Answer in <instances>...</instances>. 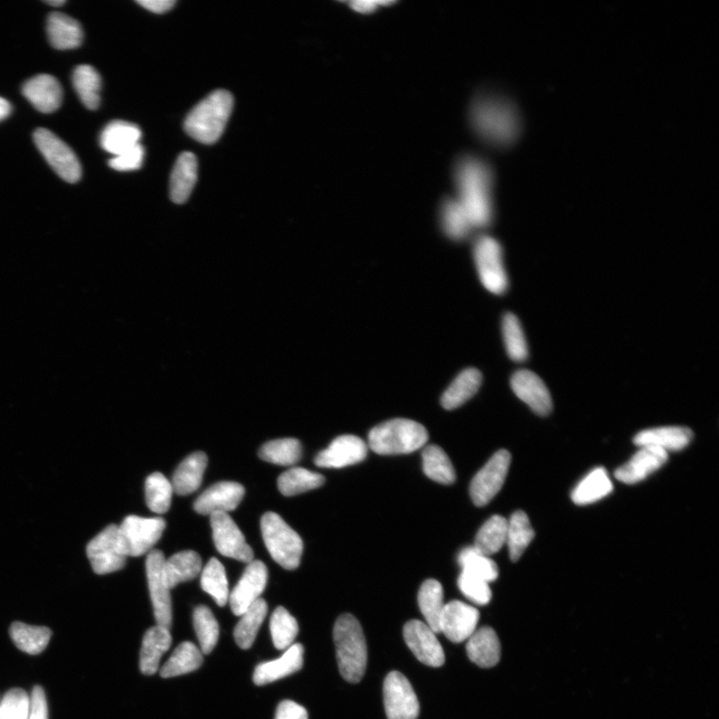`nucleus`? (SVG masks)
Here are the masks:
<instances>
[{"instance_id":"nucleus-49","label":"nucleus","mask_w":719,"mask_h":719,"mask_svg":"<svg viewBox=\"0 0 719 719\" xmlns=\"http://www.w3.org/2000/svg\"><path fill=\"white\" fill-rule=\"evenodd\" d=\"M271 636L274 646L277 649H287L298 636L299 627L297 621L283 607L274 611L270 621Z\"/></svg>"},{"instance_id":"nucleus-28","label":"nucleus","mask_w":719,"mask_h":719,"mask_svg":"<svg viewBox=\"0 0 719 719\" xmlns=\"http://www.w3.org/2000/svg\"><path fill=\"white\" fill-rule=\"evenodd\" d=\"M198 176L196 156L191 153L180 155L170 178V196L176 204H183L191 197Z\"/></svg>"},{"instance_id":"nucleus-4","label":"nucleus","mask_w":719,"mask_h":719,"mask_svg":"<svg viewBox=\"0 0 719 719\" xmlns=\"http://www.w3.org/2000/svg\"><path fill=\"white\" fill-rule=\"evenodd\" d=\"M472 126L477 134L497 145H509L518 134V118L509 103L493 98H481L472 104Z\"/></svg>"},{"instance_id":"nucleus-11","label":"nucleus","mask_w":719,"mask_h":719,"mask_svg":"<svg viewBox=\"0 0 719 719\" xmlns=\"http://www.w3.org/2000/svg\"><path fill=\"white\" fill-rule=\"evenodd\" d=\"M510 453L500 450L482 467L472 480L470 494L477 507H484L490 503L505 484L510 465Z\"/></svg>"},{"instance_id":"nucleus-58","label":"nucleus","mask_w":719,"mask_h":719,"mask_svg":"<svg viewBox=\"0 0 719 719\" xmlns=\"http://www.w3.org/2000/svg\"><path fill=\"white\" fill-rule=\"evenodd\" d=\"M12 113V106L7 100L0 98V121L5 119Z\"/></svg>"},{"instance_id":"nucleus-10","label":"nucleus","mask_w":719,"mask_h":719,"mask_svg":"<svg viewBox=\"0 0 719 719\" xmlns=\"http://www.w3.org/2000/svg\"><path fill=\"white\" fill-rule=\"evenodd\" d=\"M87 554L94 573L103 575L116 573L126 565L118 538V526L109 525L88 544Z\"/></svg>"},{"instance_id":"nucleus-57","label":"nucleus","mask_w":719,"mask_h":719,"mask_svg":"<svg viewBox=\"0 0 719 719\" xmlns=\"http://www.w3.org/2000/svg\"><path fill=\"white\" fill-rule=\"evenodd\" d=\"M350 5L360 14H370L376 11L380 2H353Z\"/></svg>"},{"instance_id":"nucleus-24","label":"nucleus","mask_w":719,"mask_h":719,"mask_svg":"<svg viewBox=\"0 0 719 719\" xmlns=\"http://www.w3.org/2000/svg\"><path fill=\"white\" fill-rule=\"evenodd\" d=\"M694 438L692 430L686 427H659L640 432L633 443L638 447H654L668 452H677L686 448Z\"/></svg>"},{"instance_id":"nucleus-32","label":"nucleus","mask_w":719,"mask_h":719,"mask_svg":"<svg viewBox=\"0 0 719 719\" xmlns=\"http://www.w3.org/2000/svg\"><path fill=\"white\" fill-rule=\"evenodd\" d=\"M482 376L477 369L469 368L460 373L442 396V406L455 410L474 397L481 385Z\"/></svg>"},{"instance_id":"nucleus-50","label":"nucleus","mask_w":719,"mask_h":719,"mask_svg":"<svg viewBox=\"0 0 719 719\" xmlns=\"http://www.w3.org/2000/svg\"><path fill=\"white\" fill-rule=\"evenodd\" d=\"M194 629L200 640L201 652L210 655L219 639V626L210 609L201 605L194 611Z\"/></svg>"},{"instance_id":"nucleus-47","label":"nucleus","mask_w":719,"mask_h":719,"mask_svg":"<svg viewBox=\"0 0 719 719\" xmlns=\"http://www.w3.org/2000/svg\"><path fill=\"white\" fill-rule=\"evenodd\" d=\"M504 343L509 359L515 362H524L528 356V347L524 329L518 318L508 313L501 324Z\"/></svg>"},{"instance_id":"nucleus-12","label":"nucleus","mask_w":719,"mask_h":719,"mask_svg":"<svg viewBox=\"0 0 719 719\" xmlns=\"http://www.w3.org/2000/svg\"><path fill=\"white\" fill-rule=\"evenodd\" d=\"M384 705L388 719H417L420 704L408 678L391 671L384 681Z\"/></svg>"},{"instance_id":"nucleus-44","label":"nucleus","mask_w":719,"mask_h":719,"mask_svg":"<svg viewBox=\"0 0 719 719\" xmlns=\"http://www.w3.org/2000/svg\"><path fill=\"white\" fill-rule=\"evenodd\" d=\"M458 563L462 572L487 582H495L499 576L497 564L490 556L481 554L474 546L463 548L459 554Z\"/></svg>"},{"instance_id":"nucleus-2","label":"nucleus","mask_w":719,"mask_h":719,"mask_svg":"<svg viewBox=\"0 0 719 719\" xmlns=\"http://www.w3.org/2000/svg\"><path fill=\"white\" fill-rule=\"evenodd\" d=\"M334 641L341 676L350 684L362 680L368 660L363 629L352 614L339 617L334 626Z\"/></svg>"},{"instance_id":"nucleus-59","label":"nucleus","mask_w":719,"mask_h":719,"mask_svg":"<svg viewBox=\"0 0 719 719\" xmlns=\"http://www.w3.org/2000/svg\"><path fill=\"white\" fill-rule=\"evenodd\" d=\"M46 4L51 6L59 7L65 5V2H63V0H50V2H46Z\"/></svg>"},{"instance_id":"nucleus-36","label":"nucleus","mask_w":719,"mask_h":719,"mask_svg":"<svg viewBox=\"0 0 719 719\" xmlns=\"http://www.w3.org/2000/svg\"><path fill=\"white\" fill-rule=\"evenodd\" d=\"M419 608L431 630L440 633V621L444 607L442 584L436 580L423 583L418 594Z\"/></svg>"},{"instance_id":"nucleus-45","label":"nucleus","mask_w":719,"mask_h":719,"mask_svg":"<svg viewBox=\"0 0 719 719\" xmlns=\"http://www.w3.org/2000/svg\"><path fill=\"white\" fill-rule=\"evenodd\" d=\"M265 462L279 466H293L302 458V444L297 439H280L264 444L258 453Z\"/></svg>"},{"instance_id":"nucleus-34","label":"nucleus","mask_w":719,"mask_h":719,"mask_svg":"<svg viewBox=\"0 0 719 719\" xmlns=\"http://www.w3.org/2000/svg\"><path fill=\"white\" fill-rule=\"evenodd\" d=\"M534 537L535 531L528 517L523 510H517L508 520L506 545L510 560L518 561Z\"/></svg>"},{"instance_id":"nucleus-6","label":"nucleus","mask_w":719,"mask_h":719,"mask_svg":"<svg viewBox=\"0 0 719 719\" xmlns=\"http://www.w3.org/2000/svg\"><path fill=\"white\" fill-rule=\"evenodd\" d=\"M261 532L273 560L284 569L296 570L301 563L303 541L294 529L276 513L268 512L261 518Z\"/></svg>"},{"instance_id":"nucleus-55","label":"nucleus","mask_w":719,"mask_h":719,"mask_svg":"<svg viewBox=\"0 0 719 719\" xmlns=\"http://www.w3.org/2000/svg\"><path fill=\"white\" fill-rule=\"evenodd\" d=\"M275 719H308V713L292 700H284L277 707Z\"/></svg>"},{"instance_id":"nucleus-52","label":"nucleus","mask_w":719,"mask_h":719,"mask_svg":"<svg viewBox=\"0 0 719 719\" xmlns=\"http://www.w3.org/2000/svg\"><path fill=\"white\" fill-rule=\"evenodd\" d=\"M458 585L462 593L471 602L479 605H486L490 602L491 591L487 582L462 572Z\"/></svg>"},{"instance_id":"nucleus-18","label":"nucleus","mask_w":719,"mask_h":719,"mask_svg":"<svg viewBox=\"0 0 719 719\" xmlns=\"http://www.w3.org/2000/svg\"><path fill=\"white\" fill-rule=\"evenodd\" d=\"M367 453V444L361 438L344 434L331 443L326 450L320 452L315 463L320 468L341 469L361 462Z\"/></svg>"},{"instance_id":"nucleus-56","label":"nucleus","mask_w":719,"mask_h":719,"mask_svg":"<svg viewBox=\"0 0 719 719\" xmlns=\"http://www.w3.org/2000/svg\"><path fill=\"white\" fill-rule=\"evenodd\" d=\"M138 5L144 6L151 13L163 14L173 9L176 3L174 0H141Z\"/></svg>"},{"instance_id":"nucleus-40","label":"nucleus","mask_w":719,"mask_h":719,"mask_svg":"<svg viewBox=\"0 0 719 719\" xmlns=\"http://www.w3.org/2000/svg\"><path fill=\"white\" fill-rule=\"evenodd\" d=\"M441 222L444 233L453 240L466 239L472 229H475L469 215L457 201V198L456 200H448L443 203Z\"/></svg>"},{"instance_id":"nucleus-46","label":"nucleus","mask_w":719,"mask_h":719,"mask_svg":"<svg viewBox=\"0 0 719 719\" xmlns=\"http://www.w3.org/2000/svg\"><path fill=\"white\" fill-rule=\"evenodd\" d=\"M201 586L203 591L210 593L219 607H224L229 602V588L225 567L215 557L204 567Z\"/></svg>"},{"instance_id":"nucleus-15","label":"nucleus","mask_w":719,"mask_h":719,"mask_svg":"<svg viewBox=\"0 0 719 719\" xmlns=\"http://www.w3.org/2000/svg\"><path fill=\"white\" fill-rule=\"evenodd\" d=\"M404 639L406 646L422 664L439 668L444 664V652L440 641L427 623L410 621L405 624Z\"/></svg>"},{"instance_id":"nucleus-51","label":"nucleus","mask_w":719,"mask_h":719,"mask_svg":"<svg viewBox=\"0 0 719 719\" xmlns=\"http://www.w3.org/2000/svg\"><path fill=\"white\" fill-rule=\"evenodd\" d=\"M31 697L24 690H9L0 704V719H27L30 714Z\"/></svg>"},{"instance_id":"nucleus-7","label":"nucleus","mask_w":719,"mask_h":719,"mask_svg":"<svg viewBox=\"0 0 719 719\" xmlns=\"http://www.w3.org/2000/svg\"><path fill=\"white\" fill-rule=\"evenodd\" d=\"M166 528L163 518L128 516L118 526V538L123 554L140 556L153 551Z\"/></svg>"},{"instance_id":"nucleus-39","label":"nucleus","mask_w":719,"mask_h":719,"mask_svg":"<svg viewBox=\"0 0 719 719\" xmlns=\"http://www.w3.org/2000/svg\"><path fill=\"white\" fill-rule=\"evenodd\" d=\"M423 470L428 478L443 485H452L456 481V472L447 453L436 444L423 451Z\"/></svg>"},{"instance_id":"nucleus-3","label":"nucleus","mask_w":719,"mask_h":719,"mask_svg":"<svg viewBox=\"0 0 719 719\" xmlns=\"http://www.w3.org/2000/svg\"><path fill=\"white\" fill-rule=\"evenodd\" d=\"M232 94L217 90L189 113L184 122L187 135L204 145L219 141L225 130L233 110Z\"/></svg>"},{"instance_id":"nucleus-20","label":"nucleus","mask_w":719,"mask_h":719,"mask_svg":"<svg viewBox=\"0 0 719 719\" xmlns=\"http://www.w3.org/2000/svg\"><path fill=\"white\" fill-rule=\"evenodd\" d=\"M510 387L518 398L527 404L536 414L547 416L553 410L550 391L537 374L528 370L516 372Z\"/></svg>"},{"instance_id":"nucleus-41","label":"nucleus","mask_w":719,"mask_h":719,"mask_svg":"<svg viewBox=\"0 0 719 719\" xmlns=\"http://www.w3.org/2000/svg\"><path fill=\"white\" fill-rule=\"evenodd\" d=\"M11 637L15 646L30 655H39L49 645L52 632L45 627H33L23 622H14Z\"/></svg>"},{"instance_id":"nucleus-25","label":"nucleus","mask_w":719,"mask_h":719,"mask_svg":"<svg viewBox=\"0 0 719 719\" xmlns=\"http://www.w3.org/2000/svg\"><path fill=\"white\" fill-rule=\"evenodd\" d=\"M173 637L168 629L155 626L149 629L142 641L140 670L145 676H153L159 668L161 658L172 647Z\"/></svg>"},{"instance_id":"nucleus-38","label":"nucleus","mask_w":719,"mask_h":719,"mask_svg":"<svg viewBox=\"0 0 719 719\" xmlns=\"http://www.w3.org/2000/svg\"><path fill=\"white\" fill-rule=\"evenodd\" d=\"M75 91L84 107L97 110L100 106L101 78L90 65H79L72 77Z\"/></svg>"},{"instance_id":"nucleus-9","label":"nucleus","mask_w":719,"mask_h":719,"mask_svg":"<svg viewBox=\"0 0 719 719\" xmlns=\"http://www.w3.org/2000/svg\"><path fill=\"white\" fill-rule=\"evenodd\" d=\"M33 139L47 163L59 176L70 183L79 182L82 175L79 160L65 142L44 128L37 129Z\"/></svg>"},{"instance_id":"nucleus-33","label":"nucleus","mask_w":719,"mask_h":719,"mask_svg":"<svg viewBox=\"0 0 719 719\" xmlns=\"http://www.w3.org/2000/svg\"><path fill=\"white\" fill-rule=\"evenodd\" d=\"M612 490V482L607 471L603 468H597L585 476L574 489L572 500L576 505H590L609 496Z\"/></svg>"},{"instance_id":"nucleus-23","label":"nucleus","mask_w":719,"mask_h":719,"mask_svg":"<svg viewBox=\"0 0 719 719\" xmlns=\"http://www.w3.org/2000/svg\"><path fill=\"white\" fill-rule=\"evenodd\" d=\"M304 648L300 643L287 649L280 658L263 662L254 671L255 685L265 686L297 673L303 668Z\"/></svg>"},{"instance_id":"nucleus-35","label":"nucleus","mask_w":719,"mask_h":719,"mask_svg":"<svg viewBox=\"0 0 719 719\" xmlns=\"http://www.w3.org/2000/svg\"><path fill=\"white\" fill-rule=\"evenodd\" d=\"M267 612V602L258 599L242 614L240 621L234 630V639L239 648L248 649L253 646Z\"/></svg>"},{"instance_id":"nucleus-17","label":"nucleus","mask_w":719,"mask_h":719,"mask_svg":"<svg viewBox=\"0 0 719 719\" xmlns=\"http://www.w3.org/2000/svg\"><path fill=\"white\" fill-rule=\"evenodd\" d=\"M480 612L465 602L452 601L444 604L440 621V632L448 640L460 643L471 638L477 630Z\"/></svg>"},{"instance_id":"nucleus-48","label":"nucleus","mask_w":719,"mask_h":719,"mask_svg":"<svg viewBox=\"0 0 719 719\" xmlns=\"http://www.w3.org/2000/svg\"><path fill=\"white\" fill-rule=\"evenodd\" d=\"M173 488L166 477L161 472H154L145 481V499L147 507L156 514L168 512Z\"/></svg>"},{"instance_id":"nucleus-16","label":"nucleus","mask_w":719,"mask_h":719,"mask_svg":"<svg viewBox=\"0 0 719 719\" xmlns=\"http://www.w3.org/2000/svg\"><path fill=\"white\" fill-rule=\"evenodd\" d=\"M268 580V570L261 561H252L232 591L229 602L235 616L241 617L252 603L260 599Z\"/></svg>"},{"instance_id":"nucleus-31","label":"nucleus","mask_w":719,"mask_h":719,"mask_svg":"<svg viewBox=\"0 0 719 719\" xmlns=\"http://www.w3.org/2000/svg\"><path fill=\"white\" fill-rule=\"evenodd\" d=\"M141 135L137 126L126 121H113L102 131L100 145L107 153L117 156L139 145Z\"/></svg>"},{"instance_id":"nucleus-1","label":"nucleus","mask_w":719,"mask_h":719,"mask_svg":"<svg viewBox=\"0 0 719 719\" xmlns=\"http://www.w3.org/2000/svg\"><path fill=\"white\" fill-rule=\"evenodd\" d=\"M455 180L457 201L466 210L474 229H484L493 219L490 168L480 158L465 156L458 161Z\"/></svg>"},{"instance_id":"nucleus-42","label":"nucleus","mask_w":719,"mask_h":719,"mask_svg":"<svg viewBox=\"0 0 719 719\" xmlns=\"http://www.w3.org/2000/svg\"><path fill=\"white\" fill-rule=\"evenodd\" d=\"M508 519L493 516L479 529L475 545L479 552L488 556L497 554L507 543Z\"/></svg>"},{"instance_id":"nucleus-53","label":"nucleus","mask_w":719,"mask_h":719,"mask_svg":"<svg viewBox=\"0 0 719 719\" xmlns=\"http://www.w3.org/2000/svg\"><path fill=\"white\" fill-rule=\"evenodd\" d=\"M145 154V148L139 144L125 153L113 156L109 161V166L120 173L135 172L144 163Z\"/></svg>"},{"instance_id":"nucleus-19","label":"nucleus","mask_w":719,"mask_h":719,"mask_svg":"<svg viewBox=\"0 0 719 719\" xmlns=\"http://www.w3.org/2000/svg\"><path fill=\"white\" fill-rule=\"evenodd\" d=\"M244 495L245 489L238 482H217L198 497L194 509L196 513L205 516L215 513L229 514L240 505Z\"/></svg>"},{"instance_id":"nucleus-21","label":"nucleus","mask_w":719,"mask_h":719,"mask_svg":"<svg viewBox=\"0 0 719 719\" xmlns=\"http://www.w3.org/2000/svg\"><path fill=\"white\" fill-rule=\"evenodd\" d=\"M668 459V453L664 450L640 447L628 462L614 472V475L623 484H637L664 466Z\"/></svg>"},{"instance_id":"nucleus-43","label":"nucleus","mask_w":719,"mask_h":719,"mask_svg":"<svg viewBox=\"0 0 719 719\" xmlns=\"http://www.w3.org/2000/svg\"><path fill=\"white\" fill-rule=\"evenodd\" d=\"M325 478L303 468H293L278 479V489L286 497L297 496L324 485Z\"/></svg>"},{"instance_id":"nucleus-54","label":"nucleus","mask_w":719,"mask_h":719,"mask_svg":"<svg viewBox=\"0 0 719 719\" xmlns=\"http://www.w3.org/2000/svg\"><path fill=\"white\" fill-rule=\"evenodd\" d=\"M27 719H49L46 697L41 686H35L33 690L30 714Z\"/></svg>"},{"instance_id":"nucleus-27","label":"nucleus","mask_w":719,"mask_h":719,"mask_svg":"<svg viewBox=\"0 0 719 719\" xmlns=\"http://www.w3.org/2000/svg\"><path fill=\"white\" fill-rule=\"evenodd\" d=\"M47 35L54 49L60 51L78 49L83 41L80 23L61 13H52L47 18Z\"/></svg>"},{"instance_id":"nucleus-29","label":"nucleus","mask_w":719,"mask_h":719,"mask_svg":"<svg viewBox=\"0 0 719 719\" xmlns=\"http://www.w3.org/2000/svg\"><path fill=\"white\" fill-rule=\"evenodd\" d=\"M208 459L203 452H196L180 463L173 479V491L179 496H188L201 486Z\"/></svg>"},{"instance_id":"nucleus-5","label":"nucleus","mask_w":719,"mask_h":719,"mask_svg":"<svg viewBox=\"0 0 719 719\" xmlns=\"http://www.w3.org/2000/svg\"><path fill=\"white\" fill-rule=\"evenodd\" d=\"M428 439V431L420 423L394 419L376 425L369 433L368 444L379 455H403L423 448Z\"/></svg>"},{"instance_id":"nucleus-30","label":"nucleus","mask_w":719,"mask_h":719,"mask_svg":"<svg viewBox=\"0 0 719 719\" xmlns=\"http://www.w3.org/2000/svg\"><path fill=\"white\" fill-rule=\"evenodd\" d=\"M202 571L201 556L194 551L180 552L163 564V580L170 590L183 582L191 581Z\"/></svg>"},{"instance_id":"nucleus-26","label":"nucleus","mask_w":719,"mask_h":719,"mask_svg":"<svg viewBox=\"0 0 719 719\" xmlns=\"http://www.w3.org/2000/svg\"><path fill=\"white\" fill-rule=\"evenodd\" d=\"M467 654L480 668L497 666L500 658V643L496 631L489 627L476 630L468 640Z\"/></svg>"},{"instance_id":"nucleus-13","label":"nucleus","mask_w":719,"mask_h":719,"mask_svg":"<svg viewBox=\"0 0 719 719\" xmlns=\"http://www.w3.org/2000/svg\"><path fill=\"white\" fill-rule=\"evenodd\" d=\"M210 523L217 551L242 563L249 564L254 561L252 547L246 542L240 528L229 514H212Z\"/></svg>"},{"instance_id":"nucleus-37","label":"nucleus","mask_w":719,"mask_h":719,"mask_svg":"<svg viewBox=\"0 0 719 719\" xmlns=\"http://www.w3.org/2000/svg\"><path fill=\"white\" fill-rule=\"evenodd\" d=\"M203 662L202 652L191 641L182 642L173 651V654L163 668L161 677L164 678L192 673L200 668Z\"/></svg>"},{"instance_id":"nucleus-14","label":"nucleus","mask_w":719,"mask_h":719,"mask_svg":"<svg viewBox=\"0 0 719 719\" xmlns=\"http://www.w3.org/2000/svg\"><path fill=\"white\" fill-rule=\"evenodd\" d=\"M164 561L163 552L151 551L146 559V574L157 626L170 630L173 626V602L170 589L163 580Z\"/></svg>"},{"instance_id":"nucleus-22","label":"nucleus","mask_w":719,"mask_h":719,"mask_svg":"<svg viewBox=\"0 0 719 719\" xmlns=\"http://www.w3.org/2000/svg\"><path fill=\"white\" fill-rule=\"evenodd\" d=\"M23 93L34 108L42 113H52L58 110L63 98L60 81L49 74L37 75L26 81Z\"/></svg>"},{"instance_id":"nucleus-8","label":"nucleus","mask_w":719,"mask_h":719,"mask_svg":"<svg viewBox=\"0 0 719 719\" xmlns=\"http://www.w3.org/2000/svg\"><path fill=\"white\" fill-rule=\"evenodd\" d=\"M474 260L479 278L491 294L508 290L509 278L500 244L490 236H481L474 246Z\"/></svg>"}]
</instances>
